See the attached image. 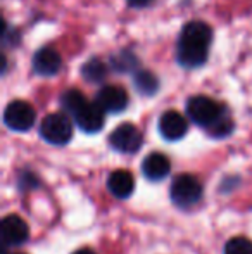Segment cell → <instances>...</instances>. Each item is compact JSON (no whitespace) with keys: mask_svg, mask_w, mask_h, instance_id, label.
I'll list each match as a JSON object with an SVG mask.
<instances>
[{"mask_svg":"<svg viewBox=\"0 0 252 254\" xmlns=\"http://www.w3.org/2000/svg\"><path fill=\"white\" fill-rule=\"evenodd\" d=\"M212 31L202 21H192L182 30L178 40V61L185 67H199L205 63Z\"/></svg>","mask_w":252,"mask_h":254,"instance_id":"obj_1","label":"cell"},{"mask_svg":"<svg viewBox=\"0 0 252 254\" xmlns=\"http://www.w3.org/2000/svg\"><path fill=\"white\" fill-rule=\"evenodd\" d=\"M187 114L195 125L202 128H211L216 121L223 118V109L216 101L205 95H195L187 102Z\"/></svg>","mask_w":252,"mask_h":254,"instance_id":"obj_2","label":"cell"},{"mask_svg":"<svg viewBox=\"0 0 252 254\" xmlns=\"http://www.w3.org/2000/svg\"><path fill=\"white\" fill-rule=\"evenodd\" d=\"M40 137L52 145H66L73 137L71 120L62 113H52L44 118L40 127Z\"/></svg>","mask_w":252,"mask_h":254,"instance_id":"obj_3","label":"cell"},{"mask_svg":"<svg viewBox=\"0 0 252 254\" xmlns=\"http://www.w3.org/2000/svg\"><path fill=\"white\" fill-rule=\"evenodd\" d=\"M171 199L176 206L190 207L197 204L202 197V184L194 175H180L171 184Z\"/></svg>","mask_w":252,"mask_h":254,"instance_id":"obj_4","label":"cell"},{"mask_svg":"<svg viewBox=\"0 0 252 254\" xmlns=\"http://www.w3.org/2000/svg\"><path fill=\"white\" fill-rule=\"evenodd\" d=\"M37 113L26 101H12L3 111V121L14 131H28L35 125Z\"/></svg>","mask_w":252,"mask_h":254,"instance_id":"obj_5","label":"cell"},{"mask_svg":"<svg viewBox=\"0 0 252 254\" xmlns=\"http://www.w3.org/2000/svg\"><path fill=\"white\" fill-rule=\"evenodd\" d=\"M109 144L118 152L133 154L142 147V133L135 125L123 123L111 133Z\"/></svg>","mask_w":252,"mask_h":254,"instance_id":"obj_6","label":"cell"},{"mask_svg":"<svg viewBox=\"0 0 252 254\" xmlns=\"http://www.w3.org/2000/svg\"><path fill=\"white\" fill-rule=\"evenodd\" d=\"M30 237V228H28L26 221L17 214H7L0 223V239H2L3 246L7 248H14V246H21L28 241Z\"/></svg>","mask_w":252,"mask_h":254,"instance_id":"obj_7","label":"cell"},{"mask_svg":"<svg viewBox=\"0 0 252 254\" xmlns=\"http://www.w3.org/2000/svg\"><path fill=\"white\" fill-rule=\"evenodd\" d=\"M104 113L105 111L97 102L92 104L87 101L76 111V114L73 118L85 133H97V131H101L104 128V121H105Z\"/></svg>","mask_w":252,"mask_h":254,"instance_id":"obj_8","label":"cell"},{"mask_svg":"<svg viewBox=\"0 0 252 254\" xmlns=\"http://www.w3.org/2000/svg\"><path fill=\"white\" fill-rule=\"evenodd\" d=\"M99 106L105 111V113L118 114L126 109L128 106V94L125 88L118 87V85H105L99 90L97 101Z\"/></svg>","mask_w":252,"mask_h":254,"instance_id":"obj_9","label":"cell"},{"mask_svg":"<svg viewBox=\"0 0 252 254\" xmlns=\"http://www.w3.org/2000/svg\"><path fill=\"white\" fill-rule=\"evenodd\" d=\"M187 130H189V123L185 116L180 114L178 111H166L159 120V131L169 142L183 138L187 135Z\"/></svg>","mask_w":252,"mask_h":254,"instance_id":"obj_10","label":"cell"},{"mask_svg":"<svg viewBox=\"0 0 252 254\" xmlns=\"http://www.w3.org/2000/svg\"><path fill=\"white\" fill-rule=\"evenodd\" d=\"M62 66V59L54 49H40L33 57V69L42 76H54Z\"/></svg>","mask_w":252,"mask_h":254,"instance_id":"obj_11","label":"cell"},{"mask_svg":"<svg viewBox=\"0 0 252 254\" xmlns=\"http://www.w3.org/2000/svg\"><path fill=\"white\" fill-rule=\"evenodd\" d=\"M142 171L144 175L152 182H159L166 178L171 171V163L169 159L161 152H152L142 163Z\"/></svg>","mask_w":252,"mask_h":254,"instance_id":"obj_12","label":"cell"},{"mask_svg":"<svg viewBox=\"0 0 252 254\" xmlns=\"http://www.w3.org/2000/svg\"><path fill=\"white\" fill-rule=\"evenodd\" d=\"M107 189L114 197L128 199L135 190V178L130 171L126 170H116L109 175L107 178Z\"/></svg>","mask_w":252,"mask_h":254,"instance_id":"obj_13","label":"cell"},{"mask_svg":"<svg viewBox=\"0 0 252 254\" xmlns=\"http://www.w3.org/2000/svg\"><path fill=\"white\" fill-rule=\"evenodd\" d=\"M107 74V67L101 59H90L81 66V76L90 83H101Z\"/></svg>","mask_w":252,"mask_h":254,"instance_id":"obj_14","label":"cell"},{"mask_svg":"<svg viewBox=\"0 0 252 254\" xmlns=\"http://www.w3.org/2000/svg\"><path fill=\"white\" fill-rule=\"evenodd\" d=\"M135 87L142 95H154L159 88V80L151 71H138L135 76Z\"/></svg>","mask_w":252,"mask_h":254,"instance_id":"obj_15","label":"cell"},{"mask_svg":"<svg viewBox=\"0 0 252 254\" xmlns=\"http://www.w3.org/2000/svg\"><path fill=\"white\" fill-rule=\"evenodd\" d=\"M85 102H87V97H85L80 90H67V92H64L61 97L62 109L66 111V113H69L71 116H74L76 111L80 109Z\"/></svg>","mask_w":252,"mask_h":254,"instance_id":"obj_16","label":"cell"},{"mask_svg":"<svg viewBox=\"0 0 252 254\" xmlns=\"http://www.w3.org/2000/svg\"><path fill=\"white\" fill-rule=\"evenodd\" d=\"M225 254H252V242L246 237H233L226 242Z\"/></svg>","mask_w":252,"mask_h":254,"instance_id":"obj_17","label":"cell"},{"mask_svg":"<svg viewBox=\"0 0 252 254\" xmlns=\"http://www.w3.org/2000/svg\"><path fill=\"white\" fill-rule=\"evenodd\" d=\"M209 130V133L212 135V137H226V135H230L232 133V130H233V123H232V120H230L228 116H225L223 114V118L219 121H216L214 125H212L211 128H207Z\"/></svg>","mask_w":252,"mask_h":254,"instance_id":"obj_18","label":"cell"},{"mask_svg":"<svg viewBox=\"0 0 252 254\" xmlns=\"http://www.w3.org/2000/svg\"><path fill=\"white\" fill-rule=\"evenodd\" d=\"M152 0H128V3H130L131 7H145L149 5Z\"/></svg>","mask_w":252,"mask_h":254,"instance_id":"obj_19","label":"cell"},{"mask_svg":"<svg viewBox=\"0 0 252 254\" xmlns=\"http://www.w3.org/2000/svg\"><path fill=\"white\" fill-rule=\"evenodd\" d=\"M73 254H95L92 249H87V248H83V249H78V251H74Z\"/></svg>","mask_w":252,"mask_h":254,"instance_id":"obj_20","label":"cell"},{"mask_svg":"<svg viewBox=\"0 0 252 254\" xmlns=\"http://www.w3.org/2000/svg\"><path fill=\"white\" fill-rule=\"evenodd\" d=\"M17 254H21V253H17Z\"/></svg>","mask_w":252,"mask_h":254,"instance_id":"obj_21","label":"cell"}]
</instances>
